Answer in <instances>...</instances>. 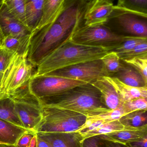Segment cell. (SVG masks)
Wrapping results in <instances>:
<instances>
[{
  "instance_id": "30",
  "label": "cell",
  "mask_w": 147,
  "mask_h": 147,
  "mask_svg": "<svg viewBox=\"0 0 147 147\" xmlns=\"http://www.w3.org/2000/svg\"><path fill=\"white\" fill-rule=\"evenodd\" d=\"M122 105L126 114L136 111L147 110V96L129 101Z\"/></svg>"
},
{
  "instance_id": "17",
  "label": "cell",
  "mask_w": 147,
  "mask_h": 147,
  "mask_svg": "<svg viewBox=\"0 0 147 147\" xmlns=\"http://www.w3.org/2000/svg\"><path fill=\"white\" fill-rule=\"evenodd\" d=\"M44 0H26V26L32 32L39 25L43 15Z\"/></svg>"
},
{
  "instance_id": "23",
  "label": "cell",
  "mask_w": 147,
  "mask_h": 147,
  "mask_svg": "<svg viewBox=\"0 0 147 147\" xmlns=\"http://www.w3.org/2000/svg\"><path fill=\"white\" fill-rule=\"evenodd\" d=\"M126 127L140 128L147 125V110L136 111L126 114L119 119Z\"/></svg>"
},
{
  "instance_id": "22",
  "label": "cell",
  "mask_w": 147,
  "mask_h": 147,
  "mask_svg": "<svg viewBox=\"0 0 147 147\" xmlns=\"http://www.w3.org/2000/svg\"><path fill=\"white\" fill-rule=\"evenodd\" d=\"M0 119L15 126L24 128L9 96L0 100Z\"/></svg>"
},
{
  "instance_id": "3",
  "label": "cell",
  "mask_w": 147,
  "mask_h": 147,
  "mask_svg": "<svg viewBox=\"0 0 147 147\" xmlns=\"http://www.w3.org/2000/svg\"><path fill=\"white\" fill-rule=\"evenodd\" d=\"M109 52L108 48L78 45L70 39L44 59L33 75H45L77 64L100 59Z\"/></svg>"
},
{
  "instance_id": "47",
  "label": "cell",
  "mask_w": 147,
  "mask_h": 147,
  "mask_svg": "<svg viewBox=\"0 0 147 147\" xmlns=\"http://www.w3.org/2000/svg\"><path fill=\"white\" fill-rule=\"evenodd\" d=\"M81 147H82V146H81Z\"/></svg>"
},
{
  "instance_id": "37",
  "label": "cell",
  "mask_w": 147,
  "mask_h": 147,
  "mask_svg": "<svg viewBox=\"0 0 147 147\" xmlns=\"http://www.w3.org/2000/svg\"><path fill=\"white\" fill-rule=\"evenodd\" d=\"M37 136V135H36ZM37 147H53L50 143L37 136Z\"/></svg>"
},
{
  "instance_id": "24",
  "label": "cell",
  "mask_w": 147,
  "mask_h": 147,
  "mask_svg": "<svg viewBox=\"0 0 147 147\" xmlns=\"http://www.w3.org/2000/svg\"><path fill=\"white\" fill-rule=\"evenodd\" d=\"M133 128H135L125 127L120 122L119 120H116L113 121L105 123L103 124L98 127L96 129L81 135L84 139L94 136L105 134L111 132Z\"/></svg>"
},
{
  "instance_id": "11",
  "label": "cell",
  "mask_w": 147,
  "mask_h": 147,
  "mask_svg": "<svg viewBox=\"0 0 147 147\" xmlns=\"http://www.w3.org/2000/svg\"><path fill=\"white\" fill-rule=\"evenodd\" d=\"M0 28L4 38L31 35V30L16 18L3 3L0 7Z\"/></svg>"
},
{
  "instance_id": "5",
  "label": "cell",
  "mask_w": 147,
  "mask_h": 147,
  "mask_svg": "<svg viewBox=\"0 0 147 147\" xmlns=\"http://www.w3.org/2000/svg\"><path fill=\"white\" fill-rule=\"evenodd\" d=\"M104 25L119 35L147 38L146 14L114 5Z\"/></svg>"
},
{
  "instance_id": "43",
  "label": "cell",
  "mask_w": 147,
  "mask_h": 147,
  "mask_svg": "<svg viewBox=\"0 0 147 147\" xmlns=\"http://www.w3.org/2000/svg\"><path fill=\"white\" fill-rule=\"evenodd\" d=\"M3 0H0V7H1V5L3 3Z\"/></svg>"
},
{
  "instance_id": "10",
  "label": "cell",
  "mask_w": 147,
  "mask_h": 147,
  "mask_svg": "<svg viewBox=\"0 0 147 147\" xmlns=\"http://www.w3.org/2000/svg\"><path fill=\"white\" fill-rule=\"evenodd\" d=\"M43 75L62 77L90 84L100 78L110 77L101 59L77 64Z\"/></svg>"
},
{
  "instance_id": "31",
  "label": "cell",
  "mask_w": 147,
  "mask_h": 147,
  "mask_svg": "<svg viewBox=\"0 0 147 147\" xmlns=\"http://www.w3.org/2000/svg\"><path fill=\"white\" fill-rule=\"evenodd\" d=\"M122 61L136 69L143 77L147 86V59L135 58Z\"/></svg>"
},
{
  "instance_id": "1",
  "label": "cell",
  "mask_w": 147,
  "mask_h": 147,
  "mask_svg": "<svg viewBox=\"0 0 147 147\" xmlns=\"http://www.w3.org/2000/svg\"><path fill=\"white\" fill-rule=\"evenodd\" d=\"M90 1L65 0L53 21L32 33L27 55L30 63L37 67L85 25V16Z\"/></svg>"
},
{
  "instance_id": "12",
  "label": "cell",
  "mask_w": 147,
  "mask_h": 147,
  "mask_svg": "<svg viewBox=\"0 0 147 147\" xmlns=\"http://www.w3.org/2000/svg\"><path fill=\"white\" fill-rule=\"evenodd\" d=\"M114 5L110 0H91L85 16V25L104 24L113 10Z\"/></svg>"
},
{
  "instance_id": "14",
  "label": "cell",
  "mask_w": 147,
  "mask_h": 147,
  "mask_svg": "<svg viewBox=\"0 0 147 147\" xmlns=\"http://www.w3.org/2000/svg\"><path fill=\"white\" fill-rule=\"evenodd\" d=\"M91 84L99 91L102 102L108 109L113 110L122 105L117 91L107 77L100 78Z\"/></svg>"
},
{
  "instance_id": "34",
  "label": "cell",
  "mask_w": 147,
  "mask_h": 147,
  "mask_svg": "<svg viewBox=\"0 0 147 147\" xmlns=\"http://www.w3.org/2000/svg\"><path fill=\"white\" fill-rule=\"evenodd\" d=\"M82 147H101L99 143L98 136H94L84 138L82 140Z\"/></svg>"
},
{
  "instance_id": "32",
  "label": "cell",
  "mask_w": 147,
  "mask_h": 147,
  "mask_svg": "<svg viewBox=\"0 0 147 147\" xmlns=\"http://www.w3.org/2000/svg\"><path fill=\"white\" fill-rule=\"evenodd\" d=\"M15 53L3 46H0V73L4 72Z\"/></svg>"
},
{
  "instance_id": "28",
  "label": "cell",
  "mask_w": 147,
  "mask_h": 147,
  "mask_svg": "<svg viewBox=\"0 0 147 147\" xmlns=\"http://www.w3.org/2000/svg\"><path fill=\"white\" fill-rule=\"evenodd\" d=\"M117 5L147 14V0H121L117 2Z\"/></svg>"
},
{
  "instance_id": "40",
  "label": "cell",
  "mask_w": 147,
  "mask_h": 147,
  "mask_svg": "<svg viewBox=\"0 0 147 147\" xmlns=\"http://www.w3.org/2000/svg\"><path fill=\"white\" fill-rule=\"evenodd\" d=\"M4 39V35L3 34L2 32L1 31V28H0V46H1V45L2 44Z\"/></svg>"
},
{
  "instance_id": "29",
  "label": "cell",
  "mask_w": 147,
  "mask_h": 147,
  "mask_svg": "<svg viewBox=\"0 0 147 147\" xmlns=\"http://www.w3.org/2000/svg\"><path fill=\"white\" fill-rule=\"evenodd\" d=\"M119 57L121 60L135 58L147 59V41L140 44L132 51L119 55Z\"/></svg>"
},
{
  "instance_id": "35",
  "label": "cell",
  "mask_w": 147,
  "mask_h": 147,
  "mask_svg": "<svg viewBox=\"0 0 147 147\" xmlns=\"http://www.w3.org/2000/svg\"><path fill=\"white\" fill-rule=\"evenodd\" d=\"M99 143L101 147H129L127 144L101 138L99 136Z\"/></svg>"
},
{
  "instance_id": "2",
  "label": "cell",
  "mask_w": 147,
  "mask_h": 147,
  "mask_svg": "<svg viewBox=\"0 0 147 147\" xmlns=\"http://www.w3.org/2000/svg\"><path fill=\"white\" fill-rule=\"evenodd\" d=\"M39 100L42 106L69 110L87 117L101 115L111 110L103 103L100 92L90 83Z\"/></svg>"
},
{
  "instance_id": "26",
  "label": "cell",
  "mask_w": 147,
  "mask_h": 147,
  "mask_svg": "<svg viewBox=\"0 0 147 147\" xmlns=\"http://www.w3.org/2000/svg\"><path fill=\"white\" fill-rule=\"evenodd\" d=\"M147 41V38L126 36V39L114 47L110 51L116 53L118 56L132 51L137 45Z\"/></svg>"
},
{
  "instance_id": "15",
  "label": "cell",
  "mask_w": 147,
  "mask_h": 147,
  "mask_svg": "<svg viewBox=\"0 0 147 147\" xmlns=\"http://www.w3.org/2000/svg\"><path fill=\"white\" fill-rule=\"evenodd\" d=\"M107 78L117 91L121 105L134 99L147 96V86L134 87L125 84L115 77Z\"/></svg>"
},
{
  "instance_id": "44",
  "label": "cell",
  "mask_w": 147,
  "mask_h": 147,
  "mask_svg": "<svg viewBox=\"0 0 147 147\" xmlns=\"http://www.w3.org/2000/svg\"><path fill=\"white\" fill-rule=\"evenodd\" d=\"M0 144H3V143H2L1 142H0Z\"/></svg>"
},
{
  "instance_id": "38",
  "label": "cell",
  "mask_w": 147,
  "mask_h": 147,
  "mask_svg": "<svg viewBox=\"0 0 147 147\" xmlns=\"http://www.w3.org/2000/svg\"><path fill=\"white\" fill-rule=\"evenodd\" d=\"M29 147H37V138L36 133L35 135L32 139Z\"/></svg>"
},
{
  "instance_id": "46",
  "label": "cell",
  "mask_w": 147,
  "mask_h": 147,
  "mask_svg": "<svg viewBox=\"0 0 147 147\" xmlns=\"http://www.w3.org/2000/svg\"><path fill=\"white\" fill-rule=\"evenodd\" d=\"M120 1H121V0H118V1L117 2Z\"/></svg>"
},
{
  "instance_id": "25",
  "label": "cell",
  "mask_w": 147,
  "mask_h": 147,
  "mask_svg": "<svg viewBox=\"0 0 147 147\" xmlns=\"http://www.w3.org/2000/svg\"><path fill=\"white\" fill-rule=\"evenodd\" d=\"M101 59L110 77H112L114 74L119 72L122 66L123 61L115 52H109Z\"/></svg>"
},
{
  "instance_id": "20",
  "label": "cell",
  "mask_w": 147,
  "mask_h": 147,
  "mask_svg": "<svg viewBox=\"0 0 147 147\" xmlns=\"http://www.w3.org/2000/svg\"><path fill=\"white\" fill-rule=\"evenodd\" d=\"M32 34L25 36H7L4 38L1 45L19 55H28Z\"/></svg>"
},
{
  "instance_id": "6",
  "label": "cell",
  "mask_w": 147,
  "mask_h": 147,
  "mask_svg": "<svg viewBox=\"0 0 147 147\" xmlns=\"http://www.w3.org/2000/svg\"><path fill=\"white\" fill-rule=\"evenodd\" d=\"M126 36L112 32L104 24L86 26L78 29L71 36V40L78 45L93 47H105L111 50L123 42Z\"/></svg>"
},
{
  "instance_id": "33",
  "label": "cell",
  "mask_w": 147,
  "mask_h": 147,
  "mask_svg": "<svg viewBox=\"0 0 147 147\" xmlns=\"http://www.w3.org/2000/svg\"><path fill=\"white\" fill-rule=\"evenodd\" d=\"M36 132L32 130H28L23 134L17 142L16 147H29L33 137L36 134Z\"/></svg>"
},
{
  "instance_id": "41",
  "label": "cell",
  "mask_w": 147,
  "mask_h": 147,
  "mask_svg": "<svg viewBox=\"0 0 147 147\" xmlns=\"http://www.w3.org/2000/svg\"><path fill=\"white\" fill-rule=\"evenodd\" d=\"M0 147H16V146L6 144H0Z\"/></svg>"
},
{
  "instance_id": "39",
  "label": "cell",
  "mask_w": 147,
  "mask_h": 147,
  "mask_svg": "<svg viewBox=\"0 0 147 147\" xmlns=\"http://www.w3.org/2000/svg\"><path fill=\"white\" fill-rule=\"evenodd\" d=\"M8 95L5 93L4 92L3 90L1 87V85H0V100L8 97Z\"/></svg>"
},
{
  "instance_id": "18",
  "label": "cell",
  "mask_w": 147,
  "mask_h": 147,
  "mask_svg": "<svg viewBox=\"0 0 147 147\" xmlns=\"http://www.w3.org/2000/svg\"><path fill=\"white\" fill-rule=\"evenodd\" d=\"M112 77L116 78L122 83L130 86L136 87L147 86L140 72L133 66L123 61L121 70Z\"/></svg>"
},
{
  "instance_id": "21",
  "label": "cell",
  "mask_w": 147,
  "mask_h": 147,
  "mask_svg": "<svg viewBox=\"0 0 147 147\" xmlns=\"http://www.w3.org/2000/svg\"><path fill=\"white\" fill-rule=\"evenodd\" d=\"M65 1V0H44L42 19L36 29H39L53 21L60 12Z\"/></svg>"
},
{
  "instance_id": "4",
  "label": "cell",
  "mask_w": 147,
  "mask_h": 147,
  "mask_svg": "<svg viewBox=\"0 0 147 147\" xmlns=\"http://www.w3.org/2000/svg\"><path fill=\"white\" fill-rule=\"evenodd\" d=\"M86 116L69 110L42 107V119L36 133H63L78 132L86 123Z\"/></svg>"
},
{
  "instance_id": "9",
  "label": "cell",
  "mask_w": 147,
  "mask_h": 147,
  "mask_svg": "<svg viewBox=\"0 0 147 147\" xmlns=\"http://www.w3.org/2000/svg\"><path fill=\"white\" fill-rule=\"evenodd\" d=\"M87 83L62 77L33 75L28 86L30 92L40 99L57 95L75 86Z\"/></svg>"
},
{
  "instance_id": "8",
  "label": "cell",
  "mask_w": 147,
  "mask_h": 147,
  "mask_svg": "<svg viewBox=\"0 0 147 147\" xmlns=\"http://www.w3.org/2000/svg\"><path fill=\"white\" fill-rule=\"evenodd\" d=\"M33 65L28 62L27 55L16 53L2 73L1 86L8 96L26 86L32 78Z\"/></svg>"
},
{
  "instance_id": "13",
  "label": "cell",
  "mask_w": 147,
  "mask_h": 147,
  "mask_svg": "<svg viewBox=\"0 0 147 147\" xmlns=\"http://www.w3.org/2000/svg\"><path fill=\"white\" fill-rule=\"evenodd\" d=\"M38 137L50 143L53 147H81L84 140L79 132L63 133H36Z\"/></svg>"
},
{
  "instance_id": "42",
  "label": "cell",
  "mask_w": 147,
  "mask_h": 147,
  "mask_svg": "<svg viewBox=\"0 0 147 147\" xmlns=\"http://www.w3.org/2000/svg\"><path fill=\"white\" fill-rule=\"evenodd\" d=\"M2 76V74L0 73V85H1V80Z\"/></svg>"
},
{
  "instance_id": "16",
  "label": "cell",
  "mask_w": 147,
  "mask_h": 147,
  "mask_svg": "<svg viewBox=\"0 0 147 147\" xmlns=\"http://www.w3.org/2000/svg\"><path fill=\"white\" fill-rule=\"evenodd\" d=\"M147 134V125L142 127L124 129L98 136L103 139L128 144L140 140Z\"/></svg>"
},
{
  "instance_id": "36",
  "label": "cell",
  "mask_w": 147,
  "mask_h": 147,
  "mask_svg": "<svg viewBox=\"0 0 147 147\" xmlns=\"http://www.w3.org/2000/svg\"><path fill=\"white\" fill-rule=\"evenodd\" d=\"M127 145L129 147H147V134L140 140Z\"/></svg>"
},
{
  "instance_id": "19",
  "label": "cell",
  "mask_w": 147,
  "mask_h": 147,
  "mask_svg": "<svg viewBox=\"0 0 147 147\" xmlns=\"http://www.w3.org/2000/svg\"><path fill=\"white\" fill-rule=\"evenodd\" d=\"M28 130L0 119V142L16 146L22 136Z\"/></svg>"
},
{
  "instance_id": "45",
  "label": "cell",
  "mask_w": 147,
  "mask_h": 147,
  "mask_svg": "<svg viewBox=\"0 0 147 147\" xmlns=\"http://www.w3.org/2000/svg\"><path fill=\"white\" fill-rule=\"evenodd\" d=\"M110 1H111L113 2V1H114V0H110Z\"/></svg>"
},
{
  "instance_id": "27",
  "label": "cell",
  "mask_w": 147,
  "mask_h": 147,
  "mask_svg": "<svg viewBox=\"0 0 147 147\" xmlns=\"http://www.w3.org/2000/svg\"><path fill=\"white\" fill-rule=\"evenodd\" d=\"M26 0H3L10 12L26 26Z\"/></svg>"
},
{
  "instance_id": "7",
  "label": "cell",
  "mask_w": 147,
  "mask_h": 147,
  "mask_svg": "<svg viewBox=\"0 0 147 147\" xmlns=\"http://www.w3.org/2000/svg\"><path fill=\"white\" fill-rule=\"evenodd\" d=\"M9 96L23 127L35 131L42 119V106L40 100L30 92L28 85Z\"/></svg>"
}]
</instances>
